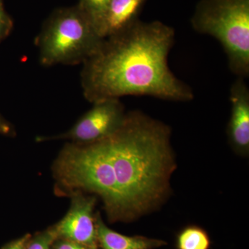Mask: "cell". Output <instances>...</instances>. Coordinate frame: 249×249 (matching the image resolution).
Masks as SVG:
<instances>
[{
    "label": "cell",
    "instance_id": "8fae6325",
    "mask_svg": "<svg viewBox=\"0 0 249 249\" xmlns=\"http://www.w3.org/2000/svg\"><path fill=\"white\" fill-rule=\"evenodd\" d=\"M111 0H78L76 6L94 27L99 36Z\"/></svg>",
    "mask_w": 249,
    "mask_h": 249
},
{
    "label": "cell",
    "instance_id": "5b68a950",
    "mask_svg": "<svg viewBox=\"0 0 249 249\" xmlns=\"http://www.w3.org/2000/svg\"><path fill=\"white\" fill-rule=\"evenodd\" d=\"M92 104V107L68 131L52 137H37V142L68 140L86 145L106 138L120 127L127 113L119 98H109Z\"/></svg>",
    "mask_w": 249,
    "mask_h": 249
},
{
    "label": "cell",
    "instance_id": "30bf717a",
    "mask_svg": "<svg viewBox=\"0 0 249 249\" xmlns=\"http://www.w3.org/2000/svg\"><path fill=\"white\" fill-rule=\"evenodd\" d=\"M211 240L203 228L190 225L181 229L175 241L176 249H210Z\"/></svg>",
    "mask_w": 249,
    "mask_h": 249
},
{
    "label": "cell",
    "instance_id": "2e32d148",
    "mask_svg": "<svg viewBox=\"0 0 249 249\" xmlns=\"http://www.w3.org/2000/svg\"><path fill=\"white\" fill-rule=\"evenodd\" d=\"M16 134L14 126L0 114V135L14 137Z\"/></svg>",
    "mask_w": 249,
    "mask_h": 249
},
{
    "label": "cell",
    "instance_id": "3957f363",
    "mask_svg": "<svg viewBox=\"0 0 249 249\" xmlns=\"http://www.w3.org/2000/svg\"><path fill=\"white\" fill-rule=\"evenodd\" d=\"M103 40L78 6L54 10L35 38L42 66L83 65Z\"/></svg>",
    "mask_w": 249,
    "mask_h": 249
},
{
    "label": "cell",
    "instance_id": "52a82bcc",
    "mask_svg": "<svg viewBox=\"0 0 249 249\" xmlns=\"http://www.w3.org/2000/svg\"><path fill=\"white\" fill-rule=\"evenodd\" d=\"M231 111L228 124L231 145L241 155L249 151V88L246 78L237 77L230 89Z\"/></svg>",
    "mask_w": 249,
    "mask_h": 249
},
{
    "label": "cell",
    "instance_id": "ba28073f",
    "mask_svg": "<svg viewBox=\"0 0 249 249\" xmlns=\"http://www.w3.org/2000/svg\"><path fill=\"white\" fill-rule=\"evenodd\" d=\"M96 237L101 249H157L166 242L144 236L122 235L107 227L99 213L96 214Z\"/></svg>",
    "mask_w": 249,
    "mask_h": 249
},
{
    "label": "cell",
    "instance_id": "8992f818",
    "mask_svg": "<svg viewBox=\"0 0 249 249\" xmlns=\"http://www.w3.org/2000/svg\"><path fill=\"white\" fill-rule=\"evenodd\" d=\"M71 204L65 217L52 226L57 239L73 241L98 249L96 237V197L85 193H75L71 196Z\"/></svg>",
    "mask_w": 249,
    "mask_h": 249
},
{
    "label": "cell",
    "instance_id": "277c9868",
    "mask_svg": "<svg viewBox=\"0 0 249 249\" xmlns=\"http://www.w3.org/2000/svg\"><path fill=\"white\" fill-rule=\"evenodd\" d=\"M199 34L222 45L231 71L249 76V0H200L191 20Z\"/></svg>",
    "mask_w": 249,
    "mask_h": 249
},
{
    "label": "cell",
    "instance_id": "9a60e30c",
    "mask_svg": "<svg viewBox=\"0 0 249 249\" xmlns=\"http://www.w3.org/2000/svg\"><path fill=\"white\" fill-rule=\"evenodd\" d=\"M31 235V234H26L22 237L11 241L3 246L1 249H25L26 245Z\"/></svg>",
    "mask_w": 249,
    "mask_h": 249
},
{
    "label": "cell",
    "instance_id": "5bb4252c",
    "mask_svg": "<svg viewBox=\"0 0 249 249\" xmlns=\"http://www.w3.org/2000/svg\"><path fill=\"white\" fill-rule=\"evenodd\" d=\"M52 249H95L88 246L77 243L73 241L57 239L53 242Z\"/></svg>",
    "mask_w": 249,
    "mask_h": 249
},
{
    "label": "cell",
    "instance_id": "7a4b0ae2",
    "mask_svg": "<svg viewBox=\"0 0 249 249\" xmlns=\"http://www.w3.org/2000/svg\"><path fill=\"white\" fill-rule=\"evenodd\" d=\"M175 40L173 27L160 21L137 20L103 40L83 64L80 83L85 99L94 103L126 96H147L188 102L191 87L174 74L168 56Z\"/></svg>",
    "mask_w": 249,
    "mask_h": 249
},
{
    "label": "cell",
    "instance_id": "6da1fadb",
    "mask_svg": "<svg viewBox=\"0 0 249 249\" xmlns=\"http://www.w3.org/2000/svg\"><path fill=\"white\" fill-rule=\"evenodd\" d=\"M170 134L163 123L130 111L106 138L66 144L54 162L55 179L67 195L99 196L109 222H131L167 194L175 168Z\"/></svg>",
    "mask_w": 249,
    "mask_h": 249
},
{
    "label": "cell",
    "instance_id": "4fadbf2b",
    "mask_svg": "<svg viewBox=\"0 0 249 249\" xmlns=\"http://www.w3.org/2000/svg\"><path fill=\"white\" fill-rule=\"evenodd\" d=\"M14 27V19L5 10L4 0H0V43L9 37Z\"/></svg>",
    "mask_w": 249,
    "mask_h": 249
},
{
    "label": "cell",
    "instance_id": "9c48e42d",
    "mask_svg": "<svg viewBox=\"0 0 249 249\" xmlns=\"http://www.w3.org/2000/svg\"><path fill=\"white\" fill-rule=\"evenodd\" d=\"M146 0H111L105 18L101 36L103 38L124 30L139 20Z\"/></svg>",
    "mask_w": 249,
    "mask_h": 249
},
{
    "label": "cell",
    "instance_id": "7c38bea8",
    "mask_svg": "<svg viewBox=\"0 0 249 249\" xmlns=\"http://www.w3.org/2000/svg\"><path fill=\"white\" fill-rule=\"evenodd\" d=\"M55 240L56 236L54 233L53 229L50 227L44 231L31 235L25 249H52V246Z\"/></svg>",
    "mask_w": 249,
    "mask_h": 249
}]
</instances>
